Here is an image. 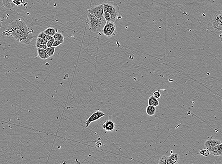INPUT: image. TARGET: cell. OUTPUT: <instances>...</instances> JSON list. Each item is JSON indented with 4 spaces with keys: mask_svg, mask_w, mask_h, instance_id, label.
<instances>
[{
    "mask_svg": "<svg viewBox=\"0 0 222 164\" xmlns=\"http://www.w3.org/2000/svg\"><path fill=\"white\" fill-rule=\"evenodd\" d=\"M45 51L49 56H52L54 55L55 52V47L54 46H51L50 47H47L45 49Z\"/></svg>",
    "mask_w": 222,
    "mask_h": 164,
    "instance_id": "2e32d148",
    "label": "cell"
},
{
    "mask_svg": "<svg viewBox=\"0 0 222 164\" xmlns=\"http://www.w3.org/2000/svg\"><path fill=\"white\" fill-rule=\"evenodd\" d=\"M102 32L105 37L108 38H110L116 35L117 29L114 22L107 21L103 29Z\"/></svg>",
    "mask_w": 222,
    "mask_h": 164,
    "instance_id": "277c9868",
    "label": "cell"
},
{
    "mask_svg": "<svg viewBox=\"0 0 222 164\" xmlns=\"http://www.w3.org/2000/svg\"><path fill=\"white\" fill-rule=\"evenodd\" d=\"M213 28L217 31H222V11L216 12L212 18Z\"/></svg>",
    "mask_w": 222,
    "mask_h": 164,
    "instance_id": "5b68a950",
    "label": "cell"
},
{
    "mask_svg": "<svg viewBox=\"0 0 222 164\" xmlns=\"http://www.w3.org/2000/svg\"><path fill=\"white\" fill-rule=\"evenodd\" d=\"M170 160L171 161L172 164H177L179 163V160H180V157H179L178 154L172 153L171 156H169Z\"/></svg>",
    "mask_w": 222,
    "mask_h": 164,
    "instance_id": "30bf717a",
    "label": "cell"
},
{
    "mask_svg": "<svg viewBox=\"0 0 222 164\" xmlns=\"http://www.w3.org/2000/svg\"><path fill=\"white\" fill-rule=\"evenodd\" d=\"M148 104L149 105H152V106H158L159 105V102L158 99H155L154 97V96H151L149 97L148 100Z\"/></svg>",
    "mask_w": 222,
    "mask_h": 164,
    "instance_id": "8fae6325",
    "label": "cell"
},
{
    "mask_svg": "<svg viewBox=\"0 0 222 164\" xmlns=\"http://www.w3.org/2000/svg\"><path fill=\"white\" fill-rule=\"evenodd\" d=\"M36 46L37 48H39L45 49L48 47L47 45H44V44H42L40 43L39 42H37L36 44Z\"/></svg>",
    "mask_w": 222,
    "mask_h": 164,
    "instance_id": "d6986e66",
    "label": "cell"
},
{
    "mask_svg": "<svg viewBox=\"0 0 222 164\" xmlns=\"http://www.w3.org/2000/svg\"><path fill=\"white\" fill-rule=\"evenodd\" d=\"M88 16V23L91 31L93 33L102 31L107 22L105 18H97L90 12Z\"/></svg>",
    "mask_w": 222,
    "mask_h": 164,
    "instance_id": "7a4b0ae2",
    "label": "cell"
},
{
    "mask_svg": "<svg viewBox=\"0 0 222 164\" xmlns=\"http://www.w3.org/2000/svg\"><path fill=\"white\" fill-rule=\"evenodd\" d=\"M221 103H222V100H221Z\"/></svg>",
    "mask_w": 222,
    "mask_h": 164,
    "instance_id": "f1b7e54d",
    "label": "cell"
},
{
    "mask_svg": "<svg viewBox=\"0 0 222 164\" xmlns=\"http://www.w3.org/2000/svg\"><path fill=\"white\" fill-rule=\"evenodd\" d=\"M159 164H172L171 161L170 160L169 156H163L161 157L159 159Z\"/></svg>",
    "mask_w": 222,
    "mask_h": 164,
    "instance_id": "5bb4252c",
    "label": "cell"
},
{
    "mask_svg": "<svg viewBox=\"0 0 222 164\" xmlns=\"http://www.w3.org/2000/svg\"><path fill=\"white\" fill-rule=\"evenodd\" d=\"M221 42H222V37H221Z\"/></svg>",
    "mask_w": 222,
    "mask_h": 164,
    "instance_id": "83f0119b",
    "label": "cell"
},
{
    "mask_svg": "<svg viewBox=\"0 0 222 164\" xmlns=\"http://www.w3.org/2000/svg\"><path fill=\"white\" fill-rule=\"evenodd\" d=\"M8 28L10 34L20 43L29 45L34 37L33 30L22 20H15L11 21Z\"/></svg>",
    "mask_w": 222,
    "mask_h": 164,
    "instance_id": "6da1fadb",
    "label": "cell"
},
{
    "mask_svg": "<svg viewBox=\"0 0 222 164\" xmlns=\"http://www.w3.org/2000/svg\"><path fill=\"white\" fill-rule=\"evenodd\" d=\"M43 32H44L46 35H50V36H53H53L57 33V30L55 29L54 28H48V29H46Z\"/></svg>",
    "mask_w": 222,
    "mask_h": 164,
    "instance_id": "9a60e30c",
    "label": "cell"
},
{
    "mask_svg": "<svg viewBox=\"0 0 222 164\" xmlns=\"http://www.w3.org/2000/svg\"><path fill=\"white\" fill-rule=\"evenodd\" d=\"M155 106L149 105L146 108V111L147 115L149 116H153L155 114Z\"/></svg>",
    "mask_w": 222,
    "mask_h": 164,
    "instance_id": "4fadbf2b",
    "label": "cell"
},
{
    "mask_svg": "<svg viewBox=\"0 0 222 164\" xmlns=\"http://www.w3.org/2000/svg\"><path fill=\"white\" fill-rule=\"evenodd\" d=\"M37 42H39L40 43L42 44H44V45H46L47 43L45 40L43 39V38H40V37H38L37 39Z\"/></svg>",
    "mask_w": 222,
    "mask_h": 164,
    "instance_id": "7402d4cb",
    "label": "cell"
},
{
    "mask_svg": "<svg viewBox=\"0 0 222 164\" xmlns=\"http://www.w3.org/2000/svg\"><path fill=\"white\" fill-rule=\"evenodd\" d=\"M105 115V114L104 112L101 111L98 109H96L94 113L91 114L88 118V119L86 121V127L88 128L91 123L97 121Z\"/></svg>",
    "mask_w": 222,
    "mask_h": 164,
    "instance_id": "8992f818",
    "label": "cell"
},
{
    "mask_svg": "<svg viewBox=\"0 0 222 164\" xmlns=\"http://www.w3.org/2000/svg\"><path fill=\"white\" fill-rule=\"evenodd\" d=\"M103 129L106 131H112L115 129V125L112 120H107L104 122L102 125Z\"/></svg>",
    "mask_w": 222,
    "mask_h": 164,
    "instance_id": "ba28073f",
    "label": "cell"
},
{
    "mask_svg": "<svg viewBox=\"0 0 222 164\" xmlns=\"http://www.w3.org/2000/svg\"><path fill=\"white\" fill-rule=\"evenodd\" d=\"M53 38H54V37L53 36H50V35H46V39H45V41H46V43L48 42V41H50V40H51Z\"/></svg>",
    "mask_w": 222,
    "mask_h": 164,
    "instance_id": "484cf974",
    "label": "cell"
},
{
    "mask_svg": "<svg viewBox=\"0 0 222 164\" xmlns=\"http://www.w3.org/2000/svg\"><path fill=\"white\" fill-rule=\"evenodd\" d=\"M103 16H104V18L107 21H111V22H115L116 19L111 13H109L108 12H104Z\"/></svg>",
    "mask_w": 222,
    "mask_h": 164,
    "instance_id": "7c38bea8",
    "label": "cell"
},
{
    "mask_svg": "<svg viewBox=\"0 0 222 164\" xmlns=\"http://www.w3.org/2000/svg\"><path fill=\"white\" fill-rule=\"evenodd\" d=\"M1 26H2V20L0 18V28H1Z\"/></svg>",
    "mask_w": 222,
    "mask_h": 164,
    "instance_id": "4316f807",
    "label": "cell"
},
{
    "mask_svg": "<svg viewBox=\"0 0 222 164\" xmlns=\"http://www.w3.org/2000/svg\"><path fill=\"white\" fill-rule=\"evenodd\" d=\"M54 40H55V39H54V38H53L51 40H50V41L47 42V44H46V45H47L48 47H51V46H53V43H54Z\"/></svg>",
    "mask_w": 222,
    "mask_h": 164,
    "instance_id": "cb8c5ba5",
    "label": "cell"
},
{
    "mask_svg": "<svg viewBox=\"0 0 222 164\" xmlns=\"http://www.w3.org/2000/svg\"><path fill=\"white\" fill-rule=\"evenodd\" d=\"M13 3L17 5H19L22 4L23 3V0H12Z\"/></svg>",
    "mask_w": 222,
    "mask_h": 164,
    "instance_id": "d4e9b609",
    "label": "cell"
},
{
    "mask_svg": "<svg viewBox=\"0 0 222 164\" xmlns=\"http://www.w3.org/2000/svg\"><path fill=\"white\" fill-rule=\"evenodd\" d=\"M60 44H62V42H60V41H58V40H55L54 42V43H53V46L55 47H57V46H59Z\"/></svg>",
    "mask_w": 222,
    "mask_h": 164,
    "instance_id": "603a6c76",
    "label": "cell"
},
{
    "mask_svg": "<svg viewBox=\"0 0 222 164\" xmlns=\"http://www.w3.org/2000/svg\"><path fill=\"white\" fill-rule=\"evenodd\" d=\"M199 154H200V155L203 156L207 157L208 156L210 155V153L209 150L206 148L205 149H202V150H200L199 151Z\"/></svg>",
    "mask_w": 222,
    "mask_h": 164,
    "instance_id": "ac0fdd59",
    "label": "cell"
},
{
    "mask_svg": "<svg viewBox=\"0 0 222 164\" xmlns=\"http://www.w3.org/2000/svg\"><path fill=\"white\" fill-rule=\"evenodd\" d=\"M153 96H154V97H155V99H158L161 97V94L159 91H156L153 93Z\"/></svg>",
    "mask_w": 222,
    "mask_h": 164,
    "instance_id": "ffe728a7",
    "label": "cell"
},
{
    "mask_svg": "<svg viewBox=\"0 0 222 164\" xmlns=\"http://www.w3.org/2000/svg\"><path fill=\"white\" fill-rule=\"evenodd\" d=\"M37 52L39 57L42 60H45L50 57L44 49L37 48Z\"/></svg>",
    "mask_w": 222,
    "mask_h": 164,
    "instance_id": "9c48e42d",
    "label": "cell"
},
{
    "mask_svg": "<svg viewBox=\"0 0 222 164\" xmlns=\"http://www.w3.org/2000/svg\"><path fill=\"white\" fill-rule=\"evenodd\" d=\"M104 12L111 13L114 18H117L119 12V7L114 1H107L103 3Z\"/></svg>",
    "mask_w": 222,
    "mask_h": 164,
    "instance_id": "3957f363",
    "label": "cell"
},
{
    "mask_svg": "<svg viewBox=\"0 0 222 164\" xmlns=\"http://www.w3.org/2000/svg\"><path fill=\"white\" fill-rule=\"evenodd\" d=\"M53 37H54V39L60 41L62 44L64 43V36H63V35L62 34V33H57H57L53 36Z\"/></svg>",
    "mask_w": 222,
    "mask_h": 164,
    "instance_id": "e0dca14e",
    "label": "cell"
},
{
    "mask_svg": "<svg viewBox=\"0 0 222 164\" xmlns=\"http://www.w3.org/2000/svg\"><path fill=\"white\" fill-rule=\"evenodd\" d=\"M46 34L44 32H40V33L38 35L37 37H40V38H43V39L45 40V39H46Z\"/></svg>",
    "mask_w": 222,
    "mask_h": 164,
    "instance_id": "44dd1931",
    "label": "cell"
},
{
    "mask_svg": "<svg viewBox=\"0 0 222 164\" xmlns=\"http://www.w3.org/2000/svg\"><path fill=\"white\" fill-rule=\"evenodd\" d=\"M104 5L103 4H99L92 7L89 10V12L97 18H104Z\"/></svg>",
    "mask_w": 222,
    "mask_h": 164,
    "instance_id": "52a82bcc",
    "label": "cell"
}]
</instances>
